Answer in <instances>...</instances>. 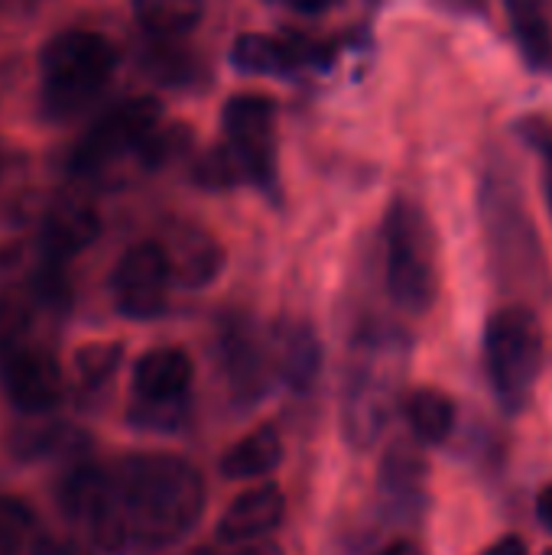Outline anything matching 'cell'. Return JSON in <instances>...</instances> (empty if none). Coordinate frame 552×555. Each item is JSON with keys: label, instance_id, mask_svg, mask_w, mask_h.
Listing matches in <instances>:
<instances>
[{"label": "cell", "instance_id": "6da1fadb", "mask_svg": "<svg viewBox=\"0 0 552 555\" xmlns=\"http://www.w3.org/2000/svg\"><path fill=\"white\" fill-rule=\"evenodd\" d=\"M127 527L150 546L189 533L205 511V478L179 455H133L120 465Z\"/></svg>", "mask_w": 552, "mask_h": 555}, {"label": "cell", "instance_id": "7a4b0ae2", "mask_svg": "<svg viewBox=\"0 0 552 555\" xmlns=\"http://www.w3.org/2000/svg\"><path fill=\"white\" fill-rule=\"evenodd\" d=\"M224 140L202 156L195 179L208 189L270 185L277 176V104L267 94H234L221 111Z\"/></svg>", "mask_w": 552, "mask_h": 555}, {"label": "cell", "instance_id": "3957f363", "mask_svg": "<svg viewBox=\"0 0 552 555\" xmlns=\"http://www.w3.org/2000/svg\"><path fill=\"white\" fill-rule=\"evenodd\" d=\"M381 247L394 302L407 312L433 309L439 296V237L426 208L407 195L394 198L384 215Z\"/></svg>", "mask_w": 552, "mask_h": 555}, {"label": "cell", "instance_id": "277c9868", "mask_svg": "<svg viewBox=\"0 0 552 555\" xmlns=\"http://www.w3.org/2000/svg\"><path fill=\"white\" fill-rule=\"evenodd\" d=\"M547 338L540 319L524 306L498 309L485 328V371L508 410H524L543 374Z\"/></svg>", "mask_w": 552, "mask_h": 555}, {"label": "cell", "instance_id": "5b68a950", "mask_svg": "<svg viewBox=\"0 0 552 555\" xmlns=\"http://www.w3.org/2000/svg\"><path fill=\"white\" fill-rule=\"evenodd\" d=\"M117 62L114 46L91 29H65L42 52L46 104L72 114L88 104L111 78Z\"/></svg>", "mask_w": 552, "mask_h": 555}, {"label": "cell", "instance_id": "8992f818", "mask_svg": "<svg viewBox=\"0 0 552 555\" xmlns=\"http://www.w3.org/2000/svg\"><path fill=\"white\" fill-rule=\"evenodd\" d=\"M172 283V267L159 241H143L130 247L114 270V299L117 309L130 319H153L166 306Z\"/></svg>", "mask_w": 552, "mask_h": 555}, {"label": "cell", "instance_id": "52a82bcc", "mask_svg": "<svg viewBox=\"0 0 552 555\" xmlns=\"http://www.w3.org/2000/svg\"><path fill=\"white\" fill-rule=\"evenodd\" d=\"M159 130V107L150 98H133L124 101L120 107H114L111 114H104L94 130L78 143L75 150V166L91 172L111 159H117V153L124 150H140L146 146V140Z\"/></svg>", "mask_w": 552, "mask_h": 555}, {"label": "cell", "instance_id": "ba28073f", "mask_svg": "<svg viewBox=\"0 0 552 555\" xmlns=\"http://www.w3.org/2000/svg\"><path fill=\"white\" fill-rule=\"evenodd\" d=\"M62 504H65V514L85 530V537L94 546H101L104 553H117L124 546L127 517H124L120 498L111 494L107 481L98 472H91V468L75 472L65 481Z\"/></svg>", "mask_w": 552, "mask_h": 555}, {"label": "cell", "instance_id": "9c48e42d", "mask_svg": "<svg viewBox=\"0 0 552 555\" xmlns=\"http://www.w3.org/2000/svg\"><path fill=\"white\" fill-rule=\"evenodd\" d=\"M192 387V358L182 348H153L137 361L133 390L143 406L176 410Z\"/></svg>", "mask_w": 552, "mask_h": 555}, {"label": "cell", "instance_id": "30bf717a", "mask_svg": "<svg viewBox=\"0 0 552 555\" xmlns=\"http://www.w3.org/2000/svg\"><path fill=\"white\" fill-rule=\"evenodd\" d=\"M159 244L166 247L172 280L189 289H202V286L215 283L218 273L224 270V247L218 244V237L211 231H205L198 224H179Z\"/></svg>", "mask_w": 552, "mask_h": 555}, {"label": "cell", "instance_id": "8fae6325", "mask_svg": "<svg viewBox=\"0 0 552 555\" xmlns=\"http://www.w3.org/2000/svg\"><path fill=\"white\" fill-rule=\"evenodd\" d=\"M316 46L303 36H264L244 33L231 46V62L251 75H290L316 62Z\"/></svg>", "mask_w": 552, "mask_h": 555}, {"label": "cell", "instance_id": "7c38bea8", "mask_svg": "<svg viewBox=\"0 0 552 555\" xmlns=\"http://www.w3.org/2000/svg\"><path fill=\"white\" fill-rule=\"evenodd\" d=\"M286 517V498L273 485H260L244 491L228 504L218 520V537L224 543H257L273 533Z\"/></svg>", "mask_w": 552, "mask_h": 555}, {"label": "cell", "instance_id": "4fadbf2b", "mask_svg": "<svg viewBox=\"0 0 552 555\" xmlns=\"http://www.w3.org/2000/svg\"><path fill=\"white\" fill-rule=\"evenodd\" d=\"M7 390L23 410H46L62 397V371L49 354L26 351L7 367Z\"/></svg>", "mask_w": 552, "mask_h": 555}, {"label": "cell", "instance_id": "5bb4252c", "mask_svg": "<svg viewBox=\"0 0 552 555\" xmlns=\"http://www.w3.org/2000/svg\"><path fill=\"white\" fill-rule=\"evenodd\" d=\"M283 462V439L273 426H260L241 442H234L221 459V475L231 481L264 478Z\"/></svg>", "mask_w": 552, "mask_h": 555}, {"label": "cell", "instance_id": "9a60e30c", "mask_svg": "<svg viewBox=\"0 0 552 555\" xmlns=\"http://www.w3.org/2000/svg\"><path fill=\"white\" fill-rule=\"evenodd\" d=\"M403 416L416 439L423 442H446L455 426V403L436 387H416L403 397Z\"/></svg>", "mask_w": 552, "mask_h": 555}, {"label": "cell", "instance_id": "2e32d148", "mask_svg": "<svg viewBox=\"0 0 552 555\" xmlns=\"http://www.w3.org/2000/svg\"><path fill=\"white\" fill-rule=\"evenodd\" d=\"M133 10L153 39L176 42L202 23L205 0H133Z\"/></svg>", "mask_w": 552, "mask_h": 555}, {"label": "cell", "instance_id": "e0dca14e", "mask_svg": "<svg viewBox=\"0 0 552 555\" xmlns=\"http://www.w3.org/2000/svg\"><path fill=\"white\" fill-rule=\"evenodd\" d=\"M277 364L280 374L290 387L296 390H309L319 377V364H322V351H319V338L306 328V325H290L280 335V348H277Z\"/></svg>", "mask_w": 552, "mask_h": 555}, {"label": "cell", "instance_id": "ac0fdd59", "mask_svg": "<svg viewBox=\"0 0 552 555\" xmlns=\"http://www.w3.org/2000/svg\"><path fill=\"white\" fill-rule=\"evenodd\" d=\"M514 33L534 68L552 72V29L543 0H508Z\"/></svg>", "mask_w": 552, "mask_h": 555}, {"label": "cell", "instance_id": "d6986e66", "mask_svg": "<svg viewBox=\"0 0 552 555\" xmlns=\"http://www.w3.org/2000/svg\"><path fill=\"white\" fill-rule=\"evenodd\" d=\"M98 234V215L88 202L68 198L49 218V244L55 254H75Z\"/></svg>", "mask_w": 552, "mask_h": 555}, {"label": "cell", "instance_id": "ffe728a7", "mask_svg": "<svg viewBox=\"0 0 552 555\" xmlns=\"http://www.w3.org/2000/svg\"><path fill=\"white\" fill-rule=\"evenodd\" d=\"M224 361H228V374H231V384L238 387V393L257 397L264 390L267 361H264V351H260V345L254 338H247V335L238 332L228 341Z\"/></svg>", "mask_w": 552, "mask_h": 555}, {"label": "cell", "instance_id": "44dd1931", "mask_svg": "<svg viewBox=\"0 0 552 555\" xmlns=\"http://www.w3.org/2000/svg\"><path fill=\"white\" fill-rule=\"evenodd\" d=\"M423 475H426V462L407 442H400L397 449H390V455L384 459V468H381L384 491L394 494V498H420Z\"/></svg>", "mask_w": 552, "mask_h": 555}, {"label": "cell", "instance_id": "7402d4cb", "mask_svg": "<svg viewBox=\"0 0 552 555\" xmlns=\"http://www.w3.org/2000/svg\"><path fill=\"white\" fill-rule=\"evenodd\" d=\"M521 133H524V140L540 153L543 192H547V202H550L552 211V120H547V117H530V120L521 124Z\"/></svg>", "mask_w": 552, "mask_h": 555}, {"label": "cell", "instance_id": "603a6c76", "mask_svg": "<svg viewBox=\"0 0 552 555\" xmlns=\"http://www.w3.org/2000/svg\"><path fill=\"white\" fill-rule=\"evenodd\" d=\"M120 361V348L117 345H91L78 351V371L85 377V384H101L114 374Z\"/></svg>", "mask_w": 552, "mask_h": 555}, {"label": "cell", "instance_id": "cb8c5ba5", "mask_svg": "<svg viewBox=\"0 0 552 555\" xmlns=\"http://www.w3.org/2000/svg\"><path fill=\"white\" fill-rule=\"evenodd\" d=\"M26 511L13 501H0V555H20V537L26 533Z\"/></svg>", "mask_w": 552, "mask_h": 555}, {"label": "cell", "instance_id": "d4e9b609", "mask_svg": "<svg viewBox=\"0 0 552 555\" xmlns=\"http://www.w3.org/2000/svg\"><path fill=\"white\" fill-rule=\"evenodd\" d=\"M482 555H530V550H527V543H524V540H517V537H504V540H498L495 546H488Z\"/></svg>", "mask_w": 552, "mask_h": 555}, {"label": "cell", "instance_id": "484cf974", "mask_svg": "<svg viewBox=\"0 0 552 555\" xmlns=\"http://www.w3.org/2000/svg\"><path fill=\"white\" fill-rule=\"evenodd\" d=\"M277 3H286V7H293V10H303V13H316V10H325V7H332L335 0H277Z\"/></svg>", "mask_w": 552, "mask_h": 555}, {"label": "cell", "instance_id": "4316f807", "mask_svg": "<svg viewBox=\"0 0 552 555\" xmlns=\"http://www.w3.org/2000/svg\"><path fill=\"white\" fill-rule=\"evenodd\" d=\"M537 511H540V520L552 527V485H547V488L540 491V498H537Z\"/></svg>", "mask_w": 552, "mask_h": 555}, {"label": "cell", "instance_id": "83f0119b", "mask_svg": "<svg viewBox=\"0 0 552 555\" xmlns=\"http://www.w3.org/2000/svg\"><path fill=\"white\" fill-rule=\"evenodd\" d=\"M381 555H423V550L413 540H397V543H390Z\"/></svg>", "mask_w": 552, "mask_h": 555}, {"label": "cell", "instance_id": "f1b7e54d", "mask_svg": "<svg viewBox=\"0 0 552 555\" xmlns=\"http://www.w3.org/2000/svg\"><path fill=\"white\" fill-rule=\"evenodd\" d=\"M241 555H283L280 553V546H273V543H264V540H257L254 546H247Z\"/></svg>", "mask_w": 552, "mask_h": 555}, {"label": "cell", "instance_id": "f546056e", "mask_svg": "<svg viewBox=\"0 0 552 555\" xmlns=\"http://www.w3.org/2000/svg\"><path fill=\"white\" fill-rule=\"evenodd\" d=\"M543 555H552V550H547V553H543Z\"/></svg>", "mask_w": 552, "mask_h": 555}]
</instances>
